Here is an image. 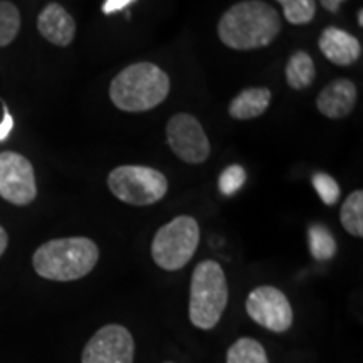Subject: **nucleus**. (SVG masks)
I'll list each match as a JSON object with an SVG mask.
<instances>
[{
	"label": "nucleus",
	"instance_id": "nucleus-13",
	"mask_svg": "<svg viewBox=\"0 0 363 363\" xmlns=\"http://www.w3.org/2000/svg\"><path fill=\"white\" fill-rule=\"evenodd\" d=\"M318 45L323 56L337 66H352L362 56L360 40L338 27H326Z\"/></svg>",
	"mask_w": 363,
	"mask_h": 363
},
{
	"label": "nucleus",
	"instance_id": "nucleus-5",
	"mask_svg": "<svg viewBox=\"0 0 363 363\" xmlns=\"http://www.w3.org/2000/svg\"><path fill=\"white\" fill-rule=\"evenodd\" d=\"M201 240V227L190 216H179L162 225L152 240V257L165 271H179L194 257Z\"/></svg>",
	"mask_w": 363,
	"mask_h": 363
},
{
	"label": "nucleus",
	"instance_id": "nucleus-18",
	"mask_svg": "<svg viewBox=\"0 0 363 363\" xmlns=\"http://www.w3.org/2000/svg\"><path fill=\"white\" fill-rule=\"evenodd\" d=\"M308 242H310L311 256L316 261H330L337 254V240L321 224H313L308 229Z\"/></svg>",
	"mask_w": 363,
	"mask_h": 363
},
{
	"label": "nucleus",
	"instance_id": "nucleus-11",
	"mask_svg": "<svg viewBox=\"0 0 363 363\" xmlns=\"http://www.w3.org/2000/svg\"><path fill=\"white\" fill-rule=\"evenodd\" d=\"M357 86L350 79H335L321 89L316 98V108L330 120H343L357 104Z\"/></svg>",
	"mask_w": 363,
	"mask_h": 363
},
{
	"label": "nucleus",
	"instance_id": "nucleus-24",
	"mask_svg": "<svg viewBox=\"0 0 363 363\" xmlns=\"http://www.w3.org/2000/svg\"><path fill=\"white\" fill-rule=\"evenodd\" d=\"M131 2H133V0H104L103 12L106 13V16H110V13H115L118 11H123V9L126 6H130Z\"/></svg>",
	"mask_w": 363,
	"mask_h": 363
},
{
	"label": "nucleus",
	"instance_id": "nucleus-19",
	"mask_svg": "<svg viewBox=\"0 0 363 363\" xmlns=\"http://www.w3.org/2000/svg\"><path fill=\"white\" fill-rule=\"evenodd\" d=\"M21 30V12L16 4L0 0V48L12 44Z\"/></svg>",
	"mask_w": 363,
	"mask_h": 363
},
{
	"label": "nucleus",
	"instance_id": "nucleus-25",
	"mask_svg": "<svg viewBox=\"0 0 363 363\" xmlns=\"http://www.w3.org/2000/svg\"><path fill=\"white\" fill-rule=\"evenodd\" d=\"M345 2V0H320V4L323 6V9L331 12V13H337L340 11V6Z\"/></svg>",
	"mask_w": 363,
	"mask_h": 363
},
{
	"label": "nucleus",
	"instance_id": "nucleus-4",
	"mask_svg": "<svg viewBox=\"0 0 363 363\" xmlns=\"http://www.w3.org/2000/svg\"><path fill=\"white\" fill-rule=\"evenodd\" d=\"M227 301L229 288L222 266L211 259L199 262L190 281L189 316L192 325L201 330L216 328Z\"/></svg>",
	"mask_w": 363,
	"mask_h": 363
},
{
	"label": "nucleus",
	"instance_id": "nucleus-16",
	"mask_svg": "<svg viewBox=\"0 0 363 363\" xmlns=\"http://www.w3.org/2000/svg\"><path fill=\"white\" fill-rule=\"evenodd\" d=\"M340 220L348 234L363 238V192L355 190L343 202L340 211Z\"/></svg>",
	"mask_w": 363,
	"mask_h": 363
},
{
	"label": "nucleus",
	"instance_id": "nucleus-20",
	"mask_svg": "<svg viewBox=\"0 0 363 363\" xmlns=\"http://www.w3.org/2000/svg\"><path fill=\"white\" fill-rule=\"evenodd\" d=\"M283 7L284 17L293 26H306L316 16V0H276Z\"/></svg>",
	"mask_w": 363,
	"mask_h": 363
},
{
	"label": "nucleus",
	"instance_id": "nucleus-8",
	"mask_svg": "<svg viewBox=\"0 0 363 363\" xmlns=\"http://www.w3.org/2000/svg\"><path fill=\"white\" fill-rule=\"evenodd\" d=\"M0 197L19 207L29 206L38 197L34 167L21 153H0Z\"/></svg>",
	"mask_w": 363,
	"mask_h": 363
},
{
	"label": "nucleus",
	"instance_id": "nucleus-22",
	"mask_svg": "<svg viewBox=\"0 0 363 363\" xmlns=\"http://www.w3.org/2000/svg\"><path fill=\"white\" fill-rule=\"evenodd\" d=\"M246 170L240 165H229L222 172L219 177V190L220 194H224L225 197H230L235 192H239L240 187L246 184Z\"/></svg>",
	"mask_w": 363,
	"mask_h": 363
},
{
	"label": "nucleus",
	"instance_id": "nucleus-23",
	"mask_svg": "<svg viewBox=\"0 0 363 363\" xmlns=\"http://www.w3.org/2000/svg\"><path fill=\"white\" fill-rule=\"evenodd\" d=\"M12 130H13V118L11 115V111H9L7 104H4V118L2 121H0V142H6L9 135L12 133Z\"/></svg>",
	"mask_w": 363,
	"mask_h": 363
},
{
	"label": "nucleus",
	"instance_id": "nucleus-7",
	"mask_svg": "<svg viewBox=\"0 0 363 363\" xmlns=\"http://www.w3.org/2000/svg\"><path fill=\"white\" fill-rule=\"evenodd\" d=\"M167 142L182 162L190 165L203 163L211 155L207 133L197 118L189 113H177L167 123Z\"/></svg>",
	"mask_w": 363,
	"mask_h": 363
},
{
	"label": "nucleus",
	"instance_id": "nucleus-10",
	"mask_svg": "<svg viewBox=\"0 0 363 363\" xmlns=\"http://www.w3.org/2000/svg\"><path fill=\"white\" fill-rule=\"evenodd\" d=\"M135 342L123 325H106L86 343L81 363H133Z\"/></svg>",
	"mask_w": 363,
	"mask_h": 363
},
{
	"label": "nucleus",
	"instance_id": "nucleus-12",
	"mask_svg": "<svg viewBox=\"0 0 363 363\" xmlns=\"http://www.w3.org/2000/svg\"><path fill=\"white\" fill-rule=\"evenodd\" d=\"M38 30L45 40L59 48H66L74 40L76 22L61 4H48L38 17Z\"/></svg>",
	"mask_w": 363,
	"mask_h": 363
},
{
	"label": "nucleus",
	"instance_id": "nucleus-28",
	"mask_svg": "<svg viewBox=\"0 0 363 363\" xmlns=\"http://www.w3.org/2000/svg\"><path fill=\"white\" fill-rule=\"evenodd\" d=\"M165 363H174V362H165Z\"/></svg>",
	"mask_w": 363,
	"mask_h": 363
},
{
	"label": "nucleus",
	"instance_id": "nucleus-27",
	"mask_svg": "<svg viewBox=\"0 0 363 363\" xmlns=\"http://www.w3.org/2000/svg\"><path fill=\"white\" fill-rule=\"evenodd\" d=\"M358 24H360V27H363V11L362 9L358 11Z\"/></svg>",
	"mask_w": 363,
	"mask_h": 363
},
{
	"label": "nucleus",
	"instance_id": "nucleus-14",
	"mask_svg": "<svg viewBox=\"0 0 363 363\" xmlns=\"http://www.w3.org/2000/svg\"><path fill=\"white\" fill-rule=\"evenodd\" d=\"M271 89L267 88H246L229 104V115L234 120H254L264 115L271 104Z\"/></svg>",
	"mask_w": 363,
	"mask_h": 363
},
{
	"label": "nucleus",
	"instance_id": "nucleus-9",
	"mask_svg": "<svg viewBox=\"0 0 363 363\" xmlns=\"http://www.w3.org/2000/svg\"><path fill=\"white\" fill-rule=\"evenodd\" d=\"M246 311L262 328L284 333L293 325V308L289 299L274 286H259L246 299Z\"/></svg>",
	"mask_w": 363,
	"mask_h": 363
},
{
	"label": "nucleus",
	"instance_id": "nucleus-21",
	"mask_svg": "<svg viewBox=\"0 0 363 363\" xmlns=\"http://www.w3.org/2000/svg\"><path fill=\"white\" fill-rule=\"evenodd\" d=\"M313 187H315L325 206H335L340 201L342 190H340L338 182L325 172H316L313 175Z\"/></svg>",
	"mask_w": 363,
	"mask_h": 363
},
{
	"label": "nucleus",
	"instance_id": "nucleus-6",
	"mask_svg": "<svg viewBox=\"0 0 363 363\" xmlns=\"http://www.w3.org/2000/svg\"><path fill=\"white\" fill-rule=\"evenodd\" d=\"M108 189L118 201L145 207L160 202L169 192V180L155 169L143 165H121L108 175Z\"/></svg>",
	"mask_w": 363,
	"mask_h": 363
},
{
	"label": "nucleus",
	"instance_id": "nucleus-17",
	"mask_svg": "<svg viewBox=\"0 0 363 363\" xmlns=\"http://www.w3.org/2000/svg\"><path fill=\"white\" fill-rule=\"evenodd\" d=\"M227 363H269L264 347L254 338H239L227 350Z\"/></svg>",
	"mask_w": 363,
	"mask_h": 363
},
{
	"label": "nucleus",
	"instance_id": "nucleus-2",
	"mask_svg": "<svg viewBox=\"0 0 363 363\" xmlns=\"http://www.w3.org/2000/svg\"><path fill=\"white\" fill-rule=\"evenodd\" d=\"M99 259V249L88 238L51 239L35 249L34 271L49 281H76L88 276Z\"/></svg>",
	"mask_w": 363,
	"mask_h": 363
},
{
	"label": "nucleus",
	"instance_id": "nucleus-1",
	"mask_svg": "<svg viewBox=\"0 0 363 363\" xmlns=\"http://www.w3.org/2000/svg\"><path fill=\"white\" fill-rule=\"evenodd\" d=\"M281 33L278 11L262 0H242L222 13L217 34L235 51H254L269 45Z\"/></svg>",
	"mask_w": 363,
	"mask_h": 363
},
{
	"label": "nucleus",
	"instance_id": "nucleus-26",
	"mask_svg": "<svg viewBox=\"0 0 363 363\" xmlns=\"http://www.w3.org/2000/svg\"><path fill=\"white\" fill-rule=\"evenodd\" d=\"M7 246H9V235H7V230L4 229L2 225H0V257H2V254L6 252Z\"/></svg>",
	"mask_w": 363,
	"mask_h": 363
},
{
	"label": "nucleus",
	"instance_id": "nucleus-3",
	"mask_svg": "<svg viewBox=\"0 0 363 363\" xmlns=\"http://www.w3.org/2000/svg\"><path fill=\"white\" fill-rule=\"evenodd\" d=\"M170 93V78L153 62H135L115 76L110 99L118 110L143 113L157 108Z\"/></svg>",
	"mask_w": 363,
	"mask_h": 363
},
{
	"label": "nucleus",
	"instance_id": "nucleus-15",
	"mask_svg": "<svg viewBox=\"0 0 363 363\" xmlns=\"http://www.w3.org/2000/svg\"><path fill=\"white\" fill-rule=\"evenodd\" d=\"M316 78V67L310 54L296 51L286 62V83L289 88L301 91L310 88Z\"/></svg>",
	"mask_w": 363,
	"mask_h": 363
}]
</instances>
